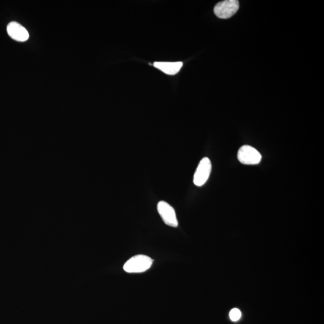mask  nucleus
<instances>
[{
  "instance_id": "obj_1",
  "label": "nucleus",
  "mask_w": 324,
  "mask_h": 324,
  "mask_svg": "<svg viewBox=\"0 0 324 324\" xmlns=\"http://www.w3.org/2000/svg\"><path fill=\"white\" fill-rule=\"evenodd\" d=\"M152 260L147 256L139 255L132 257L123 266L124 270L129 273H139L147 271L152 264Z\"/></svg>"
},
{
  "instance_id": "obj_2",
  "label": "nucleus",
  "mask_w": 324,
  "mask_h": 324,
  "mask_svg": "<svg viewBox=\"0 0 324 324\" xmlns=\"http://www.w3.org/2000/svg\"><path fill=\"white\" fill-rule=\"evenodd\" d=\"M237 157L240 163L250 165L259 164L262 159L261 154L256 149L247 145L240 148Z\"/></svg>"
},
{
  "instance_id": "obj_3",
  "label": "nucleus",
  "mask_w": 324,
  "mask_h": 324,
  "mask_svg": "<svg viewBox=\"0 0 324 324\" xmlns=\"http://www.w3.org/2000/svg\"><path fill=\"white\" fill-rule=\"evenodd\" d=\"M239 9L237 0H225L215 6L214 12L216 17L221 19H228L236 14Z\"/></svg>"
},
{
  "instance_id": "obj_4",
  "label": "nucleus",
  "mask_w": 324,
  "mask_h": 324,
  "mask_svg": "<svg viewBox=\"0 0 324 324\" xmlns=\"http://www.w3.org/2000/svg\"><path fill=\"white\" fill-rule=\"evenodd\" d=\"M212 165L210 160L208 157H204L200 161L196 168L193 183L195 185L201 187L207 182L211 172Z\"/></svg>"
},
{
  "instance_id": "obj_5",
  "label": "nucleus",
  "mask_w": 324,
  "mask_h": 324,
  "mask_svg": "<svg viewBox=\"0 0 324 324\" xmlns=\"http://www.w3.org/2000/svg\"><path fill=\"white\" fill-rule=\"evenodd\" d=\"M157 210L165 224L171 227H178L176 211L172 206L166 202L160 201L157 204Z\"/></svg>"
},
{
  "instance_id": "obj_6",
  "label": "nucleus",
  "mask_w": 324,
  "mask_h": 324,
  "mask_svg": "<svg viewBox=\"0 0 324 324\" xmlns=\"http://www.w3.org/2000/svg\"><path fill=\"white\" fill-rule=\"evenodd\" d=\"M8 33L13 39L18 42H25L29 38V33L25 28L17 22H11L7 27Z\"/></svg>"
},
{
  "instance_id": "obj_7",
  "label": "nucleus",
  "mask_w": 324,
  "mask_h": 324,
  "mask_svg": "<svg viewBox=\"0 0 324 324\" xmlns=\"http://www.w3.org/2000/svg\"><path fill=\"white\" fill-rule=\"evenodd\" d=\"M155 68L165 73V74L174 75L178 74L183 66L182 62H155Z\"/></svg>"
},
{
  "instance_id": "obj_8",
  "label": "nucleus",
  "mask_w": 324,
  "mask_h": 324,
  "mask_svg": "<svg viewBox=\"0 0 324 324\" xmlns=\"http://www.w3.org/2000/svg\"><path fill=\"white\" fill-rule=\"evenodd\" d=\"M241 313L239 309H232L230 313V319L234 322L238 321L241 318Z\"/></svg>"
}]
</instances>
